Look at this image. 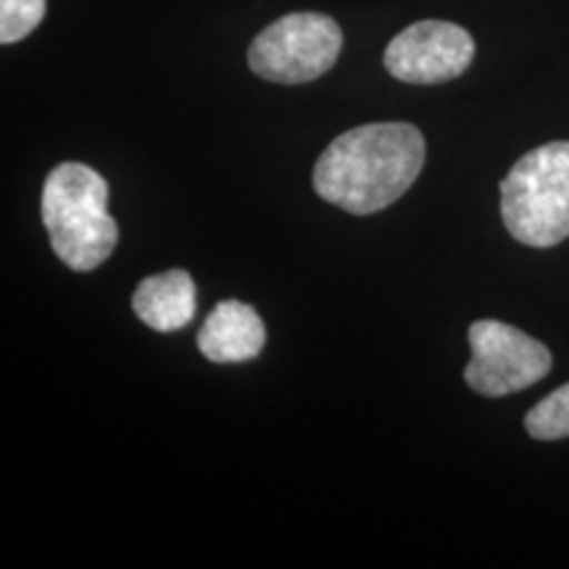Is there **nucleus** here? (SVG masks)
Returning <instances> with one entry per match:
<instances>
[{
	"label": "nucleus",
	"instance_id": "obj_1",
	"mask_svg": "<svg viewBox=\"0 0 569 569\" xmlns=\"http://www.w3.org/2000/svg\"><path fill=\"white\" fill-rule=\"evenodd\" d=\"M425 138L415 124L377 122L356 127L327 146L315 167L322 201L356 217L396 203L425 167Z\"/></svg>",
	"mask_w": 569,
	"mask_h": 569
},
{
	"label": "nucleus",
	"instance_id": "obj_2",
	"mask_svg": "<svg viewBox=\"0 0 569 569\" xmlns=\"http://www.w3.org/2000/svg\"><path fill=\"white\" fill-rule=\"evenodd\" d=\"M40 211L56 256L74 272L98 269L119 243L109 184L88 163H59L42 188Z\"/></svg>",
	"mask_w": 569,
	"mask_h": 569
},
{
	"label": "nucleus",
	"instance_id": "obj_3",
	"mask_svg": "<svg viewBox=\"0 0 569 569\" xmlns=\"http://www.w3.org/2000/svg\"><path fill=\"white\" fill-rule=\"evenodd\" d=\"M501 217L511 238L551 248L569 238V142L525 153L501 182Z\"/></svg>",
	"mask_w": 569,
	"mask_h": 569
},
{
	"label": "nucleus",
	"instance_id": "obj_4",
	"mask_svg": "<svg viewBox=\"0 0 569 569\" xmlns=\"http://www.w3.org/2000/svg\"><path fill=\"white\" fill-rule=\"evenodd\" d=\"M343 32L327 13L298 11L277 19L256 34L248 48V67L261 80L303 84L336 67Z\"/></svg>",
	"mask_w": 569,
	"mask_h": 569
},
{
	"label": "nucleus",
	"instance_id": "obj_5",
	"mask_svg": "<svg viewBox=\"0 0 569 569\" xmlns=\"http://www.w3.org/2000/svg\"><path fill=\"white\" fill-rule=\"evenodd\" d=\"M469 348L472 359L465 369V380L475 393L488 398L536 386L553 365L549 348L540 340L498 319H480L469 327Z\"/></svg>",
	"mask_w": 569,
	"mask_h": 569
},
{
	"label": "nucleus",
	"instance_id": "obj_6",
	"mask_svg": "<svg viewBox=\"0 0 569 569\" xmlns=\"http://www.w3.org/2000/svg\"><path fill=\"white\" fill-rule=\"evenodd\" d=\"M475 61V40L465 27L427 19L398 32L386 48V69L409 84L457 80Z\"/></svg>",
	"mask_w": 569,
	"mask_h": 569
},
{
	"label": "nucleus",
	"instance_id": "obj_7",
	"mask_svg": "<svg viewBox=\"0 0 569 569\" xmlns=\"http://www.w3.org/2000/svg\"><path fill=\"white\" fill-rule=\"evenodd\" d=\"M267 327L253 306L222 301L198 332V348L213 365H243L264 351Z\"/></svg>",
	"mask_w": 569,
	"mask_h": 569
},
{
	"label": "nucleus",
	"instance_id": "obj_8",
	"mask_svg": "<svg viewBox=\"0 0 569 569\" xmlns=\"http://www.w3.org/2000/svg\"><path fill=\"white\" fill-rule=\"evenodd\" d=\"M198 309V290L193 277L184 269L146 277L132 293V311L151 330L174 332L193 322Z\"/></svg>",
	"mask_w": 569,
	"mask_h": 569
},
{
	"label": "nucleus",
	"instance_id": "obj_9",
	"mask_svg": "<svg viewBox=\"0 0 569 569\" xmlns=\"http://www.w3.org/2000/svg\"><path fill=\"white\" fill-rule=\"evenodd\" d=\"M525 430L536 440L569 438V382L543 398L525 417Z\"/></svg>",
	"mask_w": 569,
	"mask_h": 569
},
{
	"label": "nucleus",
	"instance_id": "obj_10",
	"mask_svg": "<svg viewBox=\"0 0 569 569\" xmlns=\"http://www.w3.org/2000/svg\"><path fill=\"white\" fill-rule=\"evenodd\" d=\"M46 11V0H0V42L11 46V42L24 40L27 34L38 30Z\"/></svg>",
	"mask_w": 569,
	"mask_h": 569
}]
</instances>
